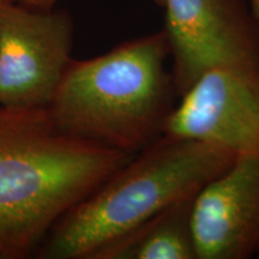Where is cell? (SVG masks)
Returning <instances> with one entry per match:
<instances>
[{
  "label": "cell",
  "instance_id": "30bf717a",
  "mask_svg": "<svg viewBox=\"0 0 259 259\" xmlns=\"http://www.w3.org/2000/svg\"><path fill=\"white\" fill-rule=\"evenodd\" d=\"M250 3L252 5V9H253V11L255 14V17H257L259 21V0H250Z\"/></svg>",
  "mask_w": 259,
  "mask_h": 259
},
{
  "label": "cell",
  "instance_id": "7a4b0ae2",
  "mask_svg": "<svg viewBox=\"0 0 259 259\" xmlns=\"http://www.w3.org/2000/svg\"><path fill=\"white\" fill-rule=\"evenodd\" d=\"M163 29L71 60L47 106L65 134L136 155L163 136L176 106Z\"/></svg>",
  "mask_w": 259,
  "mask_h": 259
},
{
  "label": "cell",
  "instance_id": "6da1fadb",
  "mask_svg": "<svg viewBox=\"0 0 259 259\" xmlns=\"http://www.w3.org/2000/svg\"><path fill=\"white\" fill-rule=\"evenodd\" d=\"M135 155L65 134L47 107L0 106V259L29 258Z\"/></svg>",
  "mask_w": 259,
  "mask_h": 259
},
{
  "label": "cell",
  "instance_id": "3957f363",
  "mask_svg": "<svg viewBox=\"0 0 259 259\" xmlns=\"http://www.w3.org/2000/svg\"><path fill=\"white\" fill-rule=\"evenodd\" d=\"M235 157L203 142L161 136L65 213L36 253L48 259H95L156 213L198 193Z\"/></svg>",
  "mask_w": 259,
  "mask_h": 259
},
{
  "label": "cell",
  "instance_id": "9c48e42d",
  "mask_svg": "<svg viewBox=\"0 0 259 259\" xmlns=\"http://www.w3.org/2000/svg\"><path fill=\"white\" fill-rule=\"evenodd\" d=\"M14 2L36 9H53L56 8L58 0H14Z\"/></svg>",
  "mask_w": 259,
  "mask_h": 259
},
{
  "label": "cell",
  "instance_id": "ba28073f",
  "mask_svg": "<svg viewBox=\"0 0 259 259\" xmlns=\"http://www.w3.org/2000/svg\"><path fill=\"white\" fill-rule=\"evenodd\" d=\"M194 196L156 213L103 248L95 259H197L192 228Z\"/></svg>",
  "mask_w": 259,
  "mask_h": 259
},
{
  "label": "cell",
  "instance_id": "52a82bcc",
  "mask_svg": "<svg viewBox=\"0 0 259 259\" xmlns=\"http://www.w3.org/2000/svg\"><path fill=\"white\" fill-rule=\"evenodd\" d=\"M197 259L259 255V156H236L194 196Z\"/></svg>",
  "mask_w": 259,
  "mask_h": 259
},
{
  "label": "cell",
  "instance_id": "277c9868",
  "mask_svg": "<svg viewBox=\"0 0 259 259\" xmlns=\"http://www.w3.org/2000/svg\"><path fill=\"white\" fill-rule=\"evenodd\" d=\"M162 4L178 96L216 67L259 70V21L250 0H162Z\"/></svg>",
  "mask_w": 259,
  "mask_h": 259
},
{
  "label": "cell",
  "instance_id": "5b68a950",
  "mask_svg": "<svg viewBox=\"0 0 259 259\" xmlns=\"http://www.w3.org/2000/svg\"><path fill=\"white\" fill-rule=\"evenodd\" d=\"M72 41L65 10L0 0V106L50 105L72 60Z\"/></svg>",
  "mask_w": 259,
  "mask_h": 259
},
{
  "label": "cell",
  "instance_id": "8992f818",
  "mask_svg": "<svg viewBox=\"0 0 259 259\" xmlns=\"http://www.w3.org/2000/svg\"><path fill=\"white\" fill-rule=\"evenodd\" d=\"M163 135L203 142L234 156H259V70L206 71L180 96Z\"/></svg>",
  "mask_w": 259,
  "mask_h": 259
}]
</instances>
